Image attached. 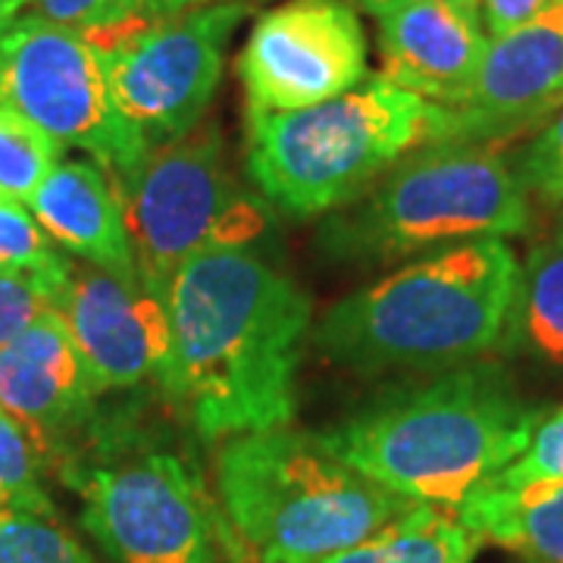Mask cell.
Masks as SVG:
<instances>
[{
  "mask_svg": "<svg viewBox=\"0 0 563 563\" xmlns=\"http://www.w3.org/2000/svg\"><path fill=\"white\" fill-rule=\"evenodd\" d=\"M163 383L203 442L288 426L313 332L310 298L247 244H220L179 266L166 295Z\"/></svg>",
  "mask_w": 563,
  "mask_h": 563,
  "instance_id": "6da1fadb",
  "label": "cell"
},
{
  "mask_svg": "<svg viewBox=\"0 0 563 563\" xmlns=\"http://www.w3.org/2000/svg\"><path fill=\"white\" fill-rule=\"evenodd\" d=\"M539 420L501 366L473 361L388 391L322 439L404 501L457 510L523 454Z\"/></svg>",
  "mask_w": 563,
  "mask_h": 563,
  "instance_id": "7a4b0ae2",
  "label": "cell"
},
{
  "mask_svg": "<svg viewBox=\"0 0 563 563\" xmlns=\"http://www.w3.org/2000/svg\"><path fill=\"white\" fill-rule=\"evenodd\" d=\"M517 276L504 239L444 247L332 303L313 344L361 373L454 369L498 347Z\"/></svg>",
  "mask_w": 563,
  "mask_h": 563,
  "instance_id": "3957f363",
  "label": "cell"
},
{
  "mask_svg": "<svg viewBox=\"0 0 563 563\" xmlns=\"http://www.w3.org/2000/svg\"><path fill=\"white\" fill-rule=\"evenodd\" d=\"M217 492L257 563H320L413 507L347 466L322 435L291 426L225 439Z\"/></svg>",
  "mask_w": 563,
  "mask_h": 563,
  "instance_id": "277c9868",
  "label": "cell"
},
{
  "mask_svg": "<svg viewBox=\"0 0 563 563\" xmlns=\"http://www.w3.org/2000/svg\"><path fill=\"white\" fill-rule=\"evenodd\" d=\"M529 225L532 198L498 144L432 141L339 207L322 225V247L342 261L388 263Z\"/></svg>",
  "mask_w": 563,
  "mask_h": 563,
  "instance_id": "5b68a950",
  "label": "cell"
},
{
  "mask_svg": "<svg viewBox=\"0 0 563 563\" xmlns=\"http://www.w3.org/2000/svg\"><path fill=\"white\" fill-rule=\"evenodd\" d=\"M451 139V110L373 76L342 98L291 113H247V173L291 217L354 201L388 166Z\"/></svg>",
  "mask_w": 563,
  "mask_h": 563,
  "instance_id": "8992f818",
  "label": "cell"
},
{
  "mask_svg": "<svg viewBox=\"0 0 563 563\" xmlns=\"http://www.w3.org/2000/svg\"><path fill=\"white\" fill-rule=\"evenodd\" d=\"M120 191L139 279L157 298L195 254L263 232V210L242 198L210 122L147 151Z\"/></svg>",
  "mask_w": 563,
  "mask_h": 563,
  "instance_id": "52a82bcc",
  "label": "cell"
},
{
  "mask_svg": "<svg viewBox=\"0 0 563 563\" xmlns=\"http://www.w3.org/2000/svg\"><path fill=\"white\" fill-rule=\"evenodd\" d=\"M0 103L38 125L60 147H79L120 188L147 157L122 120L98 44L76 29L29 16L0 35Z\"/></svg>",
  "mask_w": 563,
  "mask_h": 563,
  "instance_id": "ba28073f",
  "label": "cell"
},
{
  "mask_svg": "<svg viewBox=\"0 0 563 563\" xmlns=\"http://www.w3.org/2000/svg\"><path fill=\"white\" fill-rule=\"evenodd\" d=\"M244 16L247 3L225 0L91 38L122 120L147 151L201 125L220 88L229 41Z\"/></svg>",
  "mask_w": 563,
  "mask_h": 563,
  "instance_id": "9c48e42d",
  "label": "cell"
},
{
  "mask_svg": "<svg viewBox=\"0 0 563 563\" xmlns=\"http://www.w3.org/2000/svg\"><path fill=\"white\" fill-rule=\"evenodd\" d=\"M81 498V526L113 563H217L213 514L201 483L169 451L66 473Z\"/></svg>",
  "mask_w": 563,
  "mask_h": 563,
  "instance_id": "30bf717a",
  "label": "cell"
},
{
  "mask_svg": "<svg viewBox=\"0 0 563 563\" xmlns=\"http://www.w3.org/2000/svg\"><path fill=\"white\" fill-rule=\"evenodd\" d=\"M366 35L347 0H285L257 16L239 54L247 113H291L369 79Z\"/></svg>",
  "mask_w": 563,
  "mask_h": 563,
  "instance_id": "8fae6325",
  "label": "cell"
},
{
  "mask_svg": "<svg viewBox=\"0 0 563 563\" xmlns=\"http://www.w3.org/2000/svg\"><path fill=\"white\" fill-rule=\"evenodd\" d=\"M60 317L95 391H120L157 379L169 363L166 303L144 285L103 269H73Z\"/></svg>",
  "mask_w": 563,
  "mask_h": 563,
  "instance_id": "7c38bea8",
  "label": "cell"
},
{
  "mask_svg": "<svg viewBox=\"0 0 563 563\" xmlns=\"http://www.w3.org/2000/svg\"><path fill=\"white\" fill-rule=\"evenodd\" d=\"M563 103V0L488 38L470 95L451 110V139L501 144L542 125Z\"/></svg>",
  "mask_w": 563,
  "mask_h": 563,
  "instance_id": "4fadbf2b",
  "label": "cell"
},
{
  "mask_svg": "<svg viewBox=\"0 0 563 563\" xmlns=\"http://www.w3.org/2000/svg\"><path fill=\"white\" fill-rule=\"evenodd\" d=\"M379 20L383 79L439 107H461L488 47L479 3L420 0Z\"/></svg>",
  "mask_w": 563,
  "mask_h": 563,
  "instance_id": "5bb4252c",
  "label": "cell"
},
{
  "mask_svg": "<svg viewBox=\"0 0 563 563\" xmlns=\"http://www.w3.org/2000/svg\"><path fill=\"white\" fill-rule=\"evenodd\" d=\"M95 398L60 310L44 313L16 342L0 347V410L25 426L38 448L81 429Z\"/></svg>",
  "mask_w": 563,
  "mask_h": 563,
  "instance_id": "9a60e30c",
  "label": "cell"
},
{
  "mask_svg": "<svg viewBox=\"0 0 563 563\" xmlns=\"http://www.w3.org/2000/svg\"><path fill=\"white\" fill-rule=\"evenodd\" d=\"M32 217L51 242L88 266L141 285L125 225L122 191L91 161H60L29 198Z\"/></svg>",
  "mask_w": 563,
  "mask_h": 563,
  "instance_id": "2e32d148",
  "label": "cell"
},
{
  "mask_svg": "<svg viewBox=\"0 0 563 563\" xmlns=\"http://www.w3.org/2000/svg\"><path fill=\"white\" fill-rule=\"evenodd\" d=\"M454 517L476 542L501 544L523 563H563V479H488Z\"/></svg>",
  "mask_w": 563,
  "mask_h": 563,
  "instance_id": "e0dca14e",
  "label": "cell"
},
{
  "mask_svg": "<svg viewBox=\"0 0 563 563\" xmlns=\"http://www.w3.org/2000/svg\"><path fill=\"white\" fill-rule=\"evenodd\" d=\"M498 344L507 354L563 366V222L520 263Z\"/></svg>",
  "mask_w": 563,
  "mask_h": 563,
  "instance_id": "ac0fdd59",
  "label": "cell"
},
{
  "mask_svg": "<svg viewBox=\"0 0 563 563\" xmlns=\"http://www.w3.org/2000/svg\"><path fill=\"white\" fill-rule=\"evenodd\" d=\"M476 548L454 514L413 504L379 532L320 563H470Z\"/></svg>",
  "mask_w": 563,
  "mask_h": 563,
  "instance_id": "d6986e66",
  "label": "cell"
},
{
  "mask_svg": "<svg viewBox=\"0 0 563 563\" xmlns=\"http://www.w3.org/2000/svg\"><path fill=\"white\" fill-rule=\"evenodd\" d=\"M60 144L0 103V201L29 203L60 163Z\"/></svg>",
  "mask_w": 563,
  "mask_h": 563,
  "instance_id": "ffe728a7",
  "label": "cell"
},
{
  "mask_svg": "<svg viewBox=\"0 0 563 563\" xmlns=\"http://www.w3.org/2000/svg\"><path fill=\"white\" fill-rule=\"evenodd\" d=\"M0 510L54 520V504L41 476L38 442L7 410H0Z\"/></svg>",
  "mask_w": 563,
  "mask_h": 563,
  "instance_id": "44dd1931",
  "label": "cell"
},
{
  "mask_svg": "<svg viewBox=\"0 0 563 563\" xmlns=\"http://www.w3.org/2000/svg\"><path fill=\"white\" fill-rule=\"evenodd\" d=\"M73 263L60 269H16L0 273V347L16 342L29 325L60 310Z\"/></svg>",
  "mask_w": 563,
  "mask_h": 563,
  "instance_id": "7402d4cb",
  "label": "cell"
},
{
  "mask_svg": "<svg viewBox=\"0 0 563 563\" xmlns=\"http://www.w3.org/2000/svg\"><path fill=\"white\" fill-rule=\"evenodd\" d=\"M0 563H98L85 544L57 526L51 517L35 514H0Z\"/></svg>",
  "mask_w": 563,
  "mask_h": 563,
  "instance_id": "603a6c76",
  "label": "cell"
},
{
  "mask_svg": "<svg viewBox=\"0 0 563 563\" xmlns=\"http://www.w3.org/2000/svg\"><path fill=\"white\" fill-rule=\"evenodd\" d=\"M529 198L544 207H563V103L539 125L514 163Z\"/></svg>",
  "mask_w": 563,
  "mask_h": 563,
  "instance_id": "cb8c5ba5",
  "label": "cell"
},
{
  "mask_svg": "<svg viewBox=\"0 0 563 563\" xmlns=\"http://www.w3.org/2000/svg\"><path fill=\"white\" fill-rule=\"evenodd\" d=\"M73 263L60 254L38 220L16 201H0V273L16 269H60Z\"/></svg>",
  "mask_w": 563,
  "mask_h": 563,
  "instance_id": "d4e9b609",
  "label": "cell"
},
{
  "mask_svg": "<svg viewBox=\"0 0 563 563\" xmlns=\"http://www.w3.org/2000/svg\"><path fill=\"white\" fill-rule=\"evenodd\" d=\"M41 20L76 29L88 38L125 29L147 13V0H32Z\"/></svg>",
  "mask_w": 563,
  "mask_h": 563,
  "instance_id": "484cf974",
  "label": "cell"
},
{
  "mask_svg": "<svg viewBox=\"0 0 563 563\" xmlns=\"http://www.w3.org/2000/svg\"><path fill=\"white\" fill-rule=\"evenodd\" d=\"M495 483L520 485L539 483V479H563V407L551 417H542L523 454L510 466H504Z\"/></svg>",
  "mask_w": 563,
  "mask_h": 563,
  "instance_id": "4316f807",
  "label": "cell"
},
{
  "mask_svg": "<svg viewBox=\"0 0 563 563\" xmlns=\"http://www.w3.org/2000/svg\"><path fill=\"white\" fill-rule=\"evenodd\" d=\"M558 3L561 0H479V13H483L488 38H498L504 32H514L536 16H542Z\"/></svg>",
  "mask_w": 563,
  "mask_h": 563,
  "instance_id": "83f0119b",
  "label": "cell"
},
{
  "mask_svg": "<svg viewBox=\"0 0 563 563\" xmlns=\"http://www.w3.org/2000/svg\"><path fill=\"white\" fill-rule=\"evenodd\" d=\"M210 3H225V0H147V13L151 16H173V13L198 10V7H210Z\"/></svg>",
  "mask_w": 563,
  "mask_h": 563,
  "instance_id": "f1b7e54d",
  "label": "cell"
},
{
  "mask_svg": "<svg viewBox=\"0 0 563 563\" xmlns=\"http://www.w3.org/2000/svg\"><path fill=\"white\" fill-rule=\"evenodd\" d=\"M351 3H357L373 16H383V13H391V10L404 7V3H420V0H351ZM457 3H479V0H457Z\"/></svg>",
  "mask_w": 563,
  "mask_h": 563,
  "instance_id": "f546056e",
  "label": "cell"
},
{
  "mask_svg": "<svg viewBox=\"0 0 563 563\" xmlns=\"http://www.w3.org/2000/svg\"><path fill=\"white\" fill-rule=\"evenodd\" d=\"M25 3H32V0H0V35L16 22Z\"/></svg>",
  "mask_w": 563,
  "mask_h": 563,
  "instance_id": "4dcf8cb0",
  "label": "cell"
},
{
  "mask_svg": "<svg viewBox=\"0 0 563 563\" xmlns=\"http://www.w3.org/2000/svg\"><path fill=\"white\" fill-rule=\"evenodd\" d=\"M0 514H7V510H0Z\"/></svg>",
  "mask_w": 563,
  "mask_h": 563,
  "instance_id": "1f68e13d",
  "label": "cell"
}]
</instances>
